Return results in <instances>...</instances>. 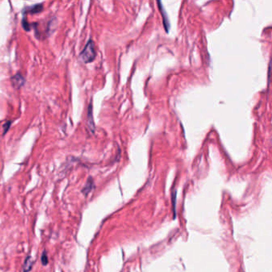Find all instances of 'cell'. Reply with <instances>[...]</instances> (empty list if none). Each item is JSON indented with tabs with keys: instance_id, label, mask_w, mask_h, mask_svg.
Wrapping results in <instances>:
<instances>
[{
	"instance_id": "1",
	"label": "cell",
	"mask_w": 272,
	"mask_h": 272,
	"mask_svg": "<svg viewBox=\"0 0 272 272\" xmlns=\"http://www.w3.org/2000/svg\"><path fill=\"white\" fill-rule=\"evenodd\" d=\"M81 59H82L85 63H90L93 62L96 58V51L94 43L90 39L88 43H86V47H84L83 51H82L80 55Z\"/></svg>"
},
{
	"instance_id": "2",
	"label": "cell",
	"mask_w": 272,
	"mask_h": 272,
	"mask_svg": "<svg viewBox=\"0 0 272 272\" xmlns=\"http://www.w3.org/2000/svg\"><path fill=\"white\" fill-rule=\"evenodd\" d=\"M157 3L158 5H159V9L160 10V14H161L162 18H163L164 26V29H165L166 32L168 33L169 30V28H170V22H169L168 18L167 12L165 11L164 8L163 6H162L161 2H157Z\"/></svg>"
},
{
	"instance_id": "3",
	"label": "cell",
	"mask_w": 272,
	"mask_h": 272,
	"mask_svg": "<svg viewBox=\"0 0 272 272\" xmlns=\"http://www.w3.org/2000/svg\"><path fill=\"white\" fill-rule=\"evenodd\" d=\"M11 81L12 83H13V86L15 88H20L25 82V79L23 78V77L19 74L13 76L11 78Z\"/></svg>"
},
{
	"instance_id": "4",
	"label": "cell",
	"mask_w": 272,
	"mask_h": 272,
	"mask_svg": "<svg viewBox=\"0 0 272 272\" xmlns=\"http://www.w3.org/2000/svg\"><path fill=\"white\" fill-rule=\"evenodd\" d=\"M43 10V4H35L34 6H31L30 7L26 8V11L30 14H37L41 12Z\"/></svg>"
},
{
	"instance_id": "5",
	"label": "cell",
	"mask_w": 272,
	"mask_h": 272,
	"mask_svg": "<svg viewBox=\"0 0 272 272\" xmlns=\"http://www.w3.org/2000/svg\"><path fill=\"white\" fill-rule=\"evenodd\" d=\"M32 265H33V262H32V260H31V258L30 257H28L26 259V262L24 263V272H28L31 269L32 267Z\"/></svg>"
},
{
	"instance_id": "6",
	"label": "cell",
	"mask_w": 272,
	"mask_h": 272,
	"mask_svg": "<svg viewBox=\"0 0 272 272\" xmlns=\"http://www.w3.org/2000/svg\"><path fill=\"white\" fill-rule=\"evenodd\" d=\"M42 262H43V265H47L48 263V258H47V255L46 251L43 252V256H42Z\"/></svg>"
},
{
	"instance_id": "7",
	"label": "cell",
	"mask_w": 272,
	"mask_h": 272,
	"mask_svg": "<svg viewBox=\"0 0 272 272\" xmlns=\"http://www.w3.org/2000/svg\"><path fill=\"white\" fill-rule=\"evenodd\" d=\"M22 26H23L24 30L26 31H29L31 28L30 24L28 23L27 22H26V20H23V21H22Z\"/></svg>"
},
{
	"instance_id": "8",
	"label": "cell",
	"mask_w": 272,
	"mask_h": 272,
	"mask_svg": "<svg viewBox=\"0 0 272 272\" xmlns=\"http://www.w3.org/2000/svg\"><path fill=\"white\" fill-rule=\"evenodd\" d=\"M10 124H11V122H10V121H7V122H6V124H4L3 125V128H4L3 134H5V132L8 130V128H9V127H10Z\"/></svg>"
}]
</instances>
